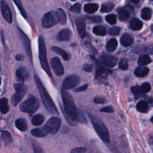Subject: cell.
I'll list each match as a JSON object with an SVG mask.
<instances>
[{"label":"cell","mask_w":153,"mask_h":153,"mask_svg":"<svg viewBox=\"0 0 153 153\" xmlns=\"http://www.w3.org/2000/svg\"><path fill=\"white\" fill-rule=\"evenodd\" d=\"M149 69L145 66H140L136 68L134 71V75L138 77H144L148 75Z\"/></svg>","instance_id":"27"},{"label":"cell","mask_w":153,"mask_h":153,"mask_svg":"<svg viewBox=\"0 0 153 153\" xmlns=\"http://www.w3.org/2000/svg\"><path fill=\"white\" fill-rule=\"evenodd\" d=\"M24 59V56L21 54H17L16 56V59L18 61H21V60H23Z\"/></svg>","instance_id":"50"},{"label":"cell","mask_w":153,"mask_h":153,"mask_svg":"<svg viewBox=\"0 0 153 153\" xmlns=\"http://www.w3.org/2000/svg\"><path fill=\"white\" fill-rule=\"evenodd\" d=\"M87 19L94 23H100L102 22V17L99 16H88Z\"/></svg>","instance_id":"43"},{"label":"cell","mask_w":153,"mask_h":153,"mask_svg":"<svg viewBox=\"0 0 153 153\" xmlns=\"http://www.w3.org/2000/svg\"><path fill=\"white\" fill-rule=\"evenodd\" d=\"M29 72L26 68L21 67L19 68L16 71V76L19 81H21L22 83L25 81V79L28 76Z\"/></svg>","instance_id":"18"},{"label":"cell","mask_w":153,"mask_h":153,"mask_svg":"<svg viewBox=\"0 0 153 153\" xmlns=\"http://www.w3.org/2000/svg\"><path fill=\"white\" fill-rule=\"evenodd\" d=\"M79 82V77L76 75H71L66 77L62 84L63 89L65 90H70L76 87Z\"/></svg>","instance_id":"10"},{"label":"cell","mask_w":153,"mask_h":153,"mask_svg":"<svg viewBox=\"0 0 153 153\" xmlns=\"http://www.w3.org/2000/svg\"><path fill=\"white\" fill-rule=\"evenodd\" d=\"M1 10L2 14L4 18V19L9 23L12 22V16L11 11L8 7L7 4L4 1H1Z\"/></svg>","instance_id":"13"},{"label":"cell","mask_w":153,"mask_h":153,"mask_svg":"<svg viewBox=\"0 0 153 153\" xmlns=\"http://www.w3.org/2000/svg\"><path fill=\"white\" fill-rule=\"evenodd\" d=\"M110 72V71L103 67L100 64L97 65L95 76L96 79H102L105 78Z\"/></svg>","instance_id":"16"},{"label":"cell","mask_w":153,"mask_h":153,"mask_svg":"<svg viewBox=\"0 0 153 153\" xmlns=\"http://www.w3.org/2000/svg\"><path fill=\"white\" fill-rule=\"evenodd\" d=\"M94 102L97 104H100V103H103L105 102V100L104 99L100 97H96L94 99Z\"/></svg>","instance_id":"49"},{"label":"cell","mask_w":153,"mask_h":153,"mask_svg":"<svg viewBox=\"0 0 153 153\" xmlns=\"http://www.w3.org/2000/svg\"><path fill=\"white\" fill-rule=\"evenodd\" d=\"M134 41L133 38L128 33H124L120 39L121 44L124 47H128L131 45Z\"/></svg>","instance_id":"19"},{"label":"cell","mask_w":153,"mask_h":153,"mask_svg":"<svg viewBox=\"0 0 153 153\" xmlns=\"http://www.w3.org/2000/svg\"><path fill=\"white\" fill-rule=\"evenodd\" d=\"M117 58L115 56L104 53L101 57V61L103 65L109 68H112L115 66L117 63Z\"/></svg>","instance_id":"12"},{"label":"cell","mask_w":153,"mask_h":153,"mask_svg":"<svg viewBox=\"0 0 153 153\" xmlns=\"http://www.w3.org/2000/svg\"><path fill=\"white\" fill-rule=\"evenodd\" d=\"M87 149L84 147H76L73 149L70 153H85Z\"/></svg>","instance_id":"44"},{"label":"cell","mask_w":153,"mask_h":153,"mask_svg":"<svg viewBox=\"0 0 153 153\" xmlns=\"http://www.w3.org/2000/svg\"><path fill=\"white\" fill-rule=\"evenodd\" d=\"M34 79H35L36 87L40 94L42 103L45 108H46V109L52 114H54V115L58 114V111L57 109V108L54 103L53 102L52 99L51 98L49 94L48 93L45 87L41 82L39 78L36 74L34 76Z\"/></svg>","instance_id":"2"},{"label":"cell","mask_w":153,"mask_h":153,"mask_svg":"<svg viewBox=\"0 0 153 153\" xmlns=\"http://www.w3.org/2000/svg\"><path fill=\"white\" fill-rule=\"evenodd\" d=\"M76 26L79 36L83 38L85 36V22L82 17H78L76 19Z\"/></svg>","instance_id":"14"},{"label":"cell","mask_w":153,"mask_h":153,"mask_svg":"<svg viewBox=\"0 0 153 153\" xmlns=\"http://www.w3.org/2000/svg\"><path fill=\"white\" fill-rule=\"evenodd\" d=\"M51 50H53L54 52L56 53L57 54H59L62 57V58L65 60H68L71 58L70 54H69L66 51H65L64 50L62 49L61 48L57 47V46H53L51 48Z\"/></svg>","instance_id":"20"},{"label":"cell","mask_w":153,"mask_h":153,"mask_svg":"<svg viewBox=\"0 0 153 153\" xmlns=\"http://www.w3.org/2000/svg\"><path fill=\"white\" fill-rule=\"evenodd\" d=\"M131 91L132 93L134 94L136 99H139L143 96V91L142 90V88L138 85L134 86L131 87Z\"/></svg>","instance_id":"30"},{"label":"cell","mask_w":153,"mask_h":153,"mask_svg":"<svg viewBox=\"0 0 153 153\" xmlns=\"http://www.w3.org/2000/svg\"><path fill=\"white\" fill-rule=\"evenodd\" d=\"M141 88L143 92H148L151 90V85L148 82H144L142 84Z\"/></svg>","instance_id":"45"},{"label":"cell","mask_w":153,"mask_h":153,"mask_svg":"<svg viewBox=\"0 0 153 153\" xmlns=\"http://www.w3.org/2000/svg\"><path fill=\"white\" fill-rule=\"evenodd\" d=\"M119 19L121 21L127 20L130 17V12L126 8H120L118 10Z\"/></svg>","instance_id":"25"},{"label":"cell","mask_w":153,"mask_h":153,"mask_svg":"<svg viewBox=\"0 0 153 153\" xmlns=\"http://www.w3.org/2000/svg\"><path fill=\"white\" fill-rule=\"evenodd\" d=\"M45 117L43 115L38 114L34 115L32 119V123L34 126H39L44 121Z\"/></svg>","instance_id":"28"},{"label":"cell","mask_w":153,"mask_h":153,"mask_svg":"<svg viewBox=\"0 0 153 153\" xmlns=\"http://www.w3.org/2000/svg\"><path fill=\"white\" fill-rule=\"evenodd\" d=\"M14 2L16 4V6L17 7L18 9L19 10V11H20V13L22 14V15L23 16V17H25V18H26L27 17V14H26V13L24 7H23V5H22L21 1H19V0H15V1H14Z\"/></svg>","instance_id":"37"},{"label":"cell","mask_w":153,"mask_h":153,"mask_svg":"<svg viewBox=\"0 0 153 153\" xmlns=\"http://www.w3.org/2000/svg\"><path fill=\"white\" fill-rule=\"evenodd\" d=\"M31 134L36 137H44L50 134V133L45 126H44L43 127L32 129L31 130Z\"/></svg>","instance_id":"15"},{"label":"cell","mask_w":153,"mask_h":153,"mask_svg":"<svg viewBox=\"0 0 153 153\" xmlns=\"http://www.w3.org/2000/svg\"><path fill=\"white\" fill-rule=\"evenodd\" d=\"M38 50H39V58L42 69L45 71L47 74L51 77L52 75L49 68L48 62L46 58V47L44 39L42 36H40L38 38Z\"/></svg>","instance_id":"5"},{"label":"cell","mask_w":153,"mask_h":153,"mask_svg":"<svg viewBox=\"0 0 153 153\" xmlns=\"http://www.w3.org/2000/svg\"><path fill=\"white\" fill-rule=\"evenodd\" d=\"M143 24L141 20L137 18H133L131 19L130 23V28L133 30H139L142 27Z\"/></svg>","instance_id":"21"},{"label":"cell","mask_w":153,"mask_h":153,"mask_svg":"<svg viewBox=\"0 0 153 153\" xmlns=\"http://www.w3.org/2000/svg\"><path fill=\"white\" fill-rule=\"evenodd\" d=\"M151 62V59L149 57V56L142 55L139 57V58L138 59L137 64L140 66H143L144 65L149 64Z\"/></svg>","instance_id":"32"},{"label":"cell","mask_w":153,"mask_h":153,"mask_svg":"<svg viewBox=\"0 0 153 153\" xmlns=\"http://www.w3.org/2000/svg\"><path fill=\"white\" fill-rule=\"evenodd\" d=\"M89 116L93 127L99 137L104 142L109 143L110 141V137L106 126L97 117L93 114H90Z\"/></svg>","instance_id":"3"},{"label":"cell","mask_w":153,"mask_h":153,"mask_svg":"<svg viewBox=\"0 0 153 153\" xmlns=\"http://www.w3.org/2000/svg\"><path fill=\"white\" fill-rule=\"evenodd\" d=\"M39 101L33 95L29 94L20 106V109L23 112L29 114L30 115L35 113L39 107Z\"/></svg>","instance_id":"4"},{"label":"cell","mask_w":153,"mask_h":153,"mask_svg":"<svg viewBox=\"0 0 153 153\" xmlns=\"http://www.w3.org/2000/svg\"><path fill=\"white\" fill-rule=\"evenodd\" d=\"M16 127L22 131H25L27 129V124L26 121L22 118H18L15 122Z\"/></svg>","instance_id":"24"},{"label":"cell","mask_w":153,"mask_h":153,"mask_svg":"<svg viewBox=\"0 0 153 153\" xmlns=\"http://www.w3.org/2000/svg\"><path fill=\"white\" fill-rule=\"evenodd\" d=\"M128 61L126 59H121L119 62V68L122 70H126L128 68Z\"/></svg>","instance_id":"41"},{"label":"cell","mask_w":153,"mask_h":153,"mask_svg":"<svg viewBox=\"0 0 153 153\" xmlns=\"http://www.w3.org/2000/svg\"><path fill=\"white\" fill-rule=\"evenodd\" d=\"M71 35L72 32L69 29H64L58 33L57 35V39L59 41H68L70 39Z\"/></svg>","instance_id":"17"},{"label":"cell","mask_w":153,"mask_h":153,"mask_svg":"<svg viewBox=\"0 0 153 153\" xmlns=\"http://www.w3.org/2000/svg\"><path fill=\"white\" fill-rule=\"evenodd\" d=\"M137 109L140 112H146L148 108V105L146 100L139 101L136 105Z\"/></svg>","instance_id":"33"},{"label":"cell","mask_w":153,"mask_h":153,"mask_svg":"<svg viewBox=\"0 0 153 153\" xmlns=\"http://www.w3.org/2000/svg\"><path fill=\"white\" fill-rule=\"evenodd\" d=\"M105 20L110 25H115L117 22V16L114 14H108L105 17Z\"/></svg>","instance_id":"39"},{"label":"cell","mask_w":153,"mask_h":153,"mask_svg":"<svg viewBox=\"0 0 153 153\" xmlns=\"http://www.w3.org/2000/svg\"><path fill=\"white\" fill-rule=\"evenodd\" d=\"M59 22L57 14L55 11H51L44 16L42 19V26L44 28H50Z\"/></svg>","instance_id":"7"},{"label":"cell","mask_w":153,"mask_h":153,"mask_svg":"<svg viewBox=\"0 0 153 153\" xmlns=\"http://www.w3.org/2000/svg\"><path fill=\"white\" fill-rule=\"evenodd\" d=\"M61 123V120L59 118L52 117L47 121L45 126L48 129L50 134H55L60 129Z\"/></svg>","instance_id":"9"},{"label":"cell","mask_w":153,"mask_h":153,"mask_svg":"<svg viewBox=\"0 0 153 153\" xmlns=\"http://www.w3.org/2000/svg\"><path fill=\"white\" fill-rule=\"evenodd\" d=\"M18 31L19 33V36L20 38V39L22 42V44L23 45V47L25 48V50L26 52V54L30 60V62L32 63V50H31V46H30V42L29 38L23 32V30L18 27Z\"/></svg>","instance_id":"8"},{"label":"cell","mask_w":153,"mask_h":153,"mask_svg":"<svg viewBox=\"0 0 153 153\" xmlns=\"http://www.w3.org/2000/svg\"><path fill=\"white\" fill-rule=\"evenodd\" d=\"M120 30H121V28L120 27H118V26L112 27L109 30V33L111 35H113V36L118 35L120 33Z\"/></svg>","instance_id":"40"},{"label":"cell","mask_w":153,"mask_h":153,"mask_svg":"<svg viewBox=\"0 0 153 153\" xmlns=\"http://www.w3.org/2000/svg\"><path fill=\"white\" fill-rule=\"evenodd\" d=\"M118 45V42L116 39L112 38L106 44V50L108 52H112L114 51Z\"/></svg>","instance_id":"31"},{"label":"cell","mask_w":153,"mask_h":153,"mask_svg":"<svg viewBox=\"0 0 153 153\" xmlns=\"http://www.w3.org/2000/svg\"><path fill=\"white\" fill-rule=\"evenodd\" d=\"M1 139L4 142L6 145H10L13 142V138L10 133L6 130H1Z\"/></svg>","instance_id":"23"},{"label":"cell","mask_w":153,"mask_h":153,"mask_svg":"<svg viewBox=\"0 0 153 153\" xmlns=\"http://www.w3.org/2000/svg\"><path fill=\"white\" fill-rule=\"evenodd\" d=\"M61 94L64 105V109H63L61 106L60 108L67 122L71 126H75L76 122L82 124L87 123V121L85 115L76 106L75 102L70 94L65 90L62 89Z\"/></svg>","instance_id":"1"},{"label":"cell","mask_w":153,"mask_h":153,"mask_svg":"<svg viewBox=\"0 0 153 153\" xmlns=\"http://www.w3.org/2000/svg\"><path fill=\"white\" fill-rule=\"evenodd\" d=\"M87 87H88V85L87 84H85V85H84L81 87H79L77 88H76L75 90V91L76 92H80V91H84L87 88Z\"/></svg>","instance_id":"48"},{"label":"cell","mask_w":153,"mask_h":153,"mask_svg":"<svg viewBox=\"0 0 153 153\" xmlns=\"http://www.w3.org/2000/svg\"><path fill=\"white\" fill-rule=\"evenodd\" d=\"M83 69L84 71H86V72H91L93 70V66L91 65H89V64H85L84 67H83Z\"/></svg>","instance_id":"47"},{"label":"cell","mask_w":153,"mask_h":153,"mask_svg":"<svg viewBox=\"0 0 153 153\" xmlns=\"http://www.w3.org/2000/svg\"><path fill=\"white\" fill-rule=\"evenodd\" d=\"M149 142L150 146L151 147V149L153 150V135H151L149 136Z\"/></svg>","instance_id":"51"},{"label":"cell","mask_w":153,"mask_h":153,"mask_svg":"<svg viewBox=\"0 0 153 153\" xmlns=\"http://www.w3.org/2000/svg\"><path fill=\"white\" fill-rule=\"evenodd\" d=\"M56 13L59 19V22L62 25H65L66 23L67 19L65 11L62 8H58L57 9Z\"/></svg>","instance_id":"26"},{"label":"cell","mask_w":153,"mask_h":153,"mask_svg":"<svg viewBox=\"0 0 153 153\" xmlns=\"http://www.w3.org/2000/svg\"><path fill=\"white\" fill-rule=\"evenodd\" d=\"M70 10L72 12L75 13H78L80 12V11H81V4L79 3H76V4H74L70 8Z\"/></svg>","instance_id":"42"},{"label":"cell","mask_w":153,"mask_h":153,"mask_svg":"<svg viewBox=\"0 0 153 153\" xmlns=\"http://www.w3.org/2000/svg\"><path fill=\"white\" fill-rule=\"evenodd\" d=\"M51 65L52 68L57 76H62L64 74V68L61 63V62L59 57H54L51 59L50 60Z\"/></svg>","instance_id":"11"},{"label":"cell","mask_w":153,"mask_h":153,"mask_svg":"<svg viewBox=\"0 0 153 153\" xmlns=\"http://www.w3.org/2000/svg\"><path fill=\"white\" fill-rule=\"evenodd\" d=\"M93 33L98 36H105L106 33V29L102 26H94L93 29Z\"/></svg>","instance_id":"34"},{"label":"cell","mask_w":153,"mask_h":153,"mask_svg":"<svg viewBox=\"0 0 153 153\" xmlns=\"http://www.w3.org/2000/svg\"><path fill=\"white\" fill-rule=\"evenodd\" d=\"M14 88L16 90V93L11 97V102L12 105L16 106L22 100L26 93L27 88L23 84V83H16L14 84Z\"/></svg>","instance_id":"6"},{"label":"cell","mask_w":153,"mask_h":153,"mask_svg":"<svg viewBox=\"0 0 153 153\" xmlns=\"http://www.w3.org/2000/svg\"><path fill=\"white\" fill-rule=\"evenodd\" d=\"M0 109L2 114H6L9 111L8 105V100L7 98L3 97L0 100Z\"/></svg>","instance_id":"29"},{"label":"cell","mask_w":153,"mask_h":153,"mask_svg":"<svg viewBox=\"0 0 153 153\" xmlns=\"http://www.w3.org/2000/svg\"><path fill=\"white\" fill-rule=\"evenodd\" d=\"M100 111L102 112L110 113V112H112L114 111V109L112 106H105V107H103V108H100Z\"/></svg>","instance_id":"46"},{"label":"cell","mask_w":153,"mask_h":153,"mask_svg":"<svg viewBox=\"0 0 153 153\" xmlns=\"http://www.w3.org/2000/svg\"><path fill=\"white\" fill-rule=\"evenodd\" d=\"M152 14V10L148 7L143 8L141 12V17L143 20H148L151 19Z\"/></svg>","instance_id":"35"},{"label":"cell","mask_w":153,"mask_h":153,"mask_svg":"<svg viewBox=\"0 0 153 153\" xmlns=\"http://www.w3.org/2000/svg\"><path fill=\"white\" fill-rule=\"evenodd\" d=\"M151 30L153 32V25H152L151 26Z\"/></svg>","instance_id":"52"},{"label":"cell","mask_w":153,"mask_h":153,"mask_svg":"<svg viewBox=\"0 0 153 153\" xmlns=\"http://www.w3.org/2000/svg\"><path fill=\"white\" fill-rule=\"evenodd\" d=\"M32 145L34 151V153H45L42 147L35 140L32 142Z\"/></svg>","instance_id":"38"},{"label":"cell","mask_w":153,"mask_h":153,"mask_svg":"<svg viewBox=\"0 0 153 153\" xmlns=\"http://www.w3.org/2000/svg\"><path fill=\"white\" fill-rule=\"evenodd\" d=\"M114 7V4L112 2H106L103 4L101 7V11L103 13H107L111 11Z\"/></svg>","instance_id":"36"},{"label":"cell","mask_w":153,"mask_h":153,"mask_svg":"<svg viewBox=\"0 0 153 153\" xmlns=\"http://www.w3.org/2000/svg\"><path fill=\"white\" fill-rule=\"evenodd\" d=\"M99 8V5L96 3H88L85 4L84 7V11L88 14H93L95 13Z\"/></svg>","instance_id":"22"},{"label":"cell","mask_w":153,"mask_h":153,"mask_svg":"<svg viewBox=\"0 0 153 153\" xmlns=\"http://www.w3.org/2000/svg\"><path fill=\"white\" fill-rule=\"evenodd\" d=\"M151 122L153 123V116L152 117V118H151Z\"/></svg>","instance_id":"53"}]
</instances>
